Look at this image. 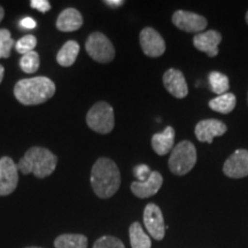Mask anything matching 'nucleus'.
Returning <instances> with one entry per match:
<instances>
[{"label": "nucleus", "instance_id": "obj_1", "mask_svg": "<svg viewBox=\"0 0 248 248\" xmlns=\"http://www.w3.org/2000/svg\"><path fill=\"white\" fill-rule=\"evenodd\" d=\"M90 182L97 197L101 199L113 197L119 191L121 185L119 167L113 160L100 157L93 164Z\"/></svg>", "mask_w": 248, "mask_h": 248}, {"label": "nucleus", "instance_id": "obj_2", "mask_svg": "<svg viewBox=\"0 0 248 248\" xmlns=\"http://www.w3.org/2000/svg\"><path fill=\"white\" fill-rule=\"evenodd\" d=\"M57 88L48 77L37 76L18 80L14 86L16 100L24 106H37L44 104L54 95Z\"/></svg>", "mask_w": 248, "mask_h": 248}, {"label": "nucleus", "instance_id": "obj_3", "mask_svg": "<svg viewBox=\"0 0 248 248\" xmlns=\"http://www.w3.org/2000/svg\"><path fill=\"white\" fill-rule=\"evenodd\" d=\"M58 164L57 155L47 148L33 146L24 153V156L17 162V170L23 175L33 173L37 178L47 177L54 172Z\"/></svg>", "mask_w": 248, "mask_h": 248}, {"label": "nucleus", "instance_id": "obj_4", "mask_svg": "<svg viewBox=\"0 0 248 248\" xmlns=\"http://www.w3.org/2000/svg\"><path fill=\"white\" fill-rule=\"evenodd\" d=\"M197 163V150L193 142L183 140L176 145L169 157L170 171L177 176L186 175Z\"/></svg>", "mask_w": 248, "mask_h": 248}, {"label": "nucleus", "instance_id": "obj_5", "mask_svg": "<svg viewBox=\"0 0 248 248\" xmlns=\"http://www.w3.org/2000/svg\"><path fill=\"white\" fill-rule=\"evenodd\" d=\"M86 123L89 128L101 135L109 133L115 125L114 109L106 101H99L90 108L86 114Z\"/></svg>", "mask_w": 248, "mask_h": 248}, {"label": "nucleus", "instance_id": "obj_6", "mask_svg": "<svg viewBox=\"0 0 248 248\" xmlns=\"http://www.w3.org/2000/svg\"><path fill=\"white\" fill-rule=\"evenodd\" d=\"M85 49L93 60L100 63H108L115 58L114 45L102 32H92L86 39Z\"/></svg>", "mask_w": 248, "mask_h": 248}, {"label": "nucleus", "instance_id": "obj_7", "mask_svg": "<svg viewBox=\"0 0 248 248\" xmlns=\"http://www.w3.org/2000/svg\"><path fill=\"white\" fill-rule=\"evenodd\" d=\"M18 184L16 163L9 156L0 159V197L12 194Z\"/></svg>", "mask_w": 248, "mask_h": 248}, {"label": "nucleus", "instance_id": "obj_8", "mask_svg": "<svg viewBox=\"0 0 248 248\" xmlns=\"http://www.w3.org/2000/svg\"><path fill=\"white\" fill-rule=\"evenodd\" d=\"M139 42L145 55L151 58L161 57L166 51V42L162 36L153 28L147 27L141 30L139 35Z\"/></svg>", "mask_w": 248, "mask_h": 248}, {"label": "nucleus", "instance_id": "obj_9", "mask_svg": "<svg viewBox=\"0 0 248 248\" xmlns=\"http://www.w3.org/2000/svg\"><path fill=\"white\" fill-rule=\"evenodd\" d=\"M144 224L148 233L155 240H162L166 233V225L162 212L155 203H148L144 210Z\"/></svg>", "mask_w": 248, "mask_h": 248}, {"label": "nucleus", "instance_id": "obj_10", "mask_svg": "<svg viewBox=\"0 0 248 248\" xmlns=\"http://www.w3.org/2000/svg\"><path fill=\"white\" fill-rule=\"evenodd\" d=\"M172 23L185 32H201L207 28L206 17L187 11H177L172 15Z\"/></svg>", "mask_w": 248, "mask_h": 248}, {"label": "nucleus", "instance_id": "obj_11", "mask_svg": "<svg viewBox=\"0 0 248 248\" xmlns=\"http://www.w3.org/2000/svg\"><path fill=\"white\" fill-rule=\"evenodd\" d=\"M223 172L230 178H243L248 176V151L238 150L225 161Z\"/></svg>", "mask_w": 248, "mask_h": 248}, {"label": "nucleus", "instance_id": "obj_12", "mask_svg": "<svg viewBox=\"0 0 248 248\" xmlns=\"http://www.w3.org/2000/svg\"><path fill=\"white\" fill-rule=\"evenodd\" d=\"M226 125L221 121L215 119L202 120L195 126V137L201 142L212 144L214 138L221 137L226 132Z\"/></svg>", "mask_w": 248, "mask_h": 248}, {"label": "nucleus", "instance_id": "obj_13", "mask_svg": "<svg viewBox=\"0 0 248 248\" xmlns=\"http://www.w3.org/2000/svg\"><path fill=\"white\" fill-rule=\"evenodd\" d=\"M163 85L170 94L175 98L183 99L187 95L188 88L186 84L185 76L178 69H168L163 75Z\"/></svg>", "mask_w": 248, "mask_h": 248}, {"label": "nucleus", "instance_id": "obj_14", "mask_svg": "<svg viewBox=\"0 0 248 248\" xmlns=\"http://www.w3.org/2000/svg\"><path fill=\"white\" fill-rule=\"evenodd\" d=\"M222 42V35L216 30L197 33L193 38V45L197 49L204 52L208 57L214 58L218 54V45Z\"/></svg>", "mask_w": 248, "mask_h": 248}, {"label": "nucleus", "instance_id": "obj_15", "mask_svg": "<svg viewBox=\"0 0 248 248\" xmlns=\"http://www.w3.org/2000/svg\"><path fill=\"white\" fill-rule=\"evenodd\" d=\"M163 177L159 171H152L151 176L145 182H133L131 186L132 193L137 198L145 199V198L153 197L159 192L162 186Z\"/></svg>", "mask_w": 248, "mask_h": 248}, {"label": "nucleus", "instance_id": "obj_16", "mask_svg": "<svg viewBox=\"0 0 248 248\" xmlns=\"http://www.w3.org/2000/svg\"><path fill=\"white\" fill-rule=\"evenodd\" d=\"M83 26V16L76 8H66L62 11L57 20L58 30L62 32H73Z\"/></svg>", "mask_w": 248, "mask_h": 248}, {"label": "nucleus", "instance_id": "obj_17", "mask_svg": "<svg viewBox=\"0 0 248 248\" xmlns=\"http://www.w3.org/2000/svg\"><path fill=\"white\" fill-rule=\"evenodd\" d=\"M175 142V129L172 126H167L162 132L155 133L152 137V147L159 155H166L173 148Z\"/></svg>", "mask_w": 248, "mask_h": 248}, {"label": "nucleus", "instance_id": "obj_18", "mask_svg": "<svg viewBox=\"0 0 248 248\" xmlns=\"http://www.w3.org/2000/svg\"><path fill=\"white\" fill-rule=\"evenodd\" d=\"M79 44L76 40H68L57 54L58 63L62 67H70L75 63L79 53Z\"/></svg>", "mask_w": 248, "mask_h": 248}, {"label": "nucleus", "instance_id": "obj_19", "mask_svg": "<svg viewBox=\"0 0 248 248\" xmlns=\"http://www.w3.org/2000/svg\"><path fill=\"white\" fill-rule=\"evenodd\" d=\"M89 240L84 234L66 233L54 240L55 248H88Z\"/></svg>", "mask_w": 248, "mask_h": 248}, {"label": "nucleus", "instance_id": "obj_20", "mask_svg": "<svg viewBox=\"0 0 248 248\" xmlns=\"http://www.w3.org/2000/svg\"><path fill=\"white\" fill-rule=\"evenodd\" d=\"M237 99L233 93H224L209 101V107L221 114H229L234 109Z\"/></svg>", "mask_w": 248, "mask_h": 248}, {"label": "nucleus", "instance_id": "obj_21", "mask_svg": "<svg viewBox=\"0 0 248 248\" xmlns=\"http://www.w3.org/2000/svg\"><path fill=\"white\" fill-rule=\"evenodd\" d=\"M130 243L132 248H151L152 243L151 238L145 233L144 229L140 225V223L135 222L130 225L129 229Z\"/></svg>", "mask_w": 248, "mask_h": 248}, {"label": "nucleus", "instance_id": "obj_22", "mask_svg": "<svg viewBox=\"0 0 248 248\" xmlns=\"http://www.w3.org/2000/svg\"><path fill=\"white\" fill-rule=\"evenodd\" d=\"M209 84L212 91L218 95L228 93V90L230 88L228 76L219 71H212L209 74Z\"/></svg>", "mask_w": 248, "mask_h": 248}, {"label": "nucleus", "instance_id": "obj_23", "mask_svg": "<svg viewBox=\"0 0 248 248\" xmlns=\"http://www.w3.org/2000/svg\"><path fill=\"white\" fill-rule=\"evenodd\" d=\"M40 64L39 54L36 51L22 55L20 59V68L27 74H33L38 70Z\"/></svg>", "mask_w": 248, "mask_h": 248}, {"label": "nucleus", "instance_id": "obj_24", "mask_svg": "<svg viewBox=\"0 0 248 248\" xmlns=\"http://www.w3.org/2000/svg\"><path fill=\"white\" fill-rule=\"evenodd\" d=\"M15 49H16L17 53L20 54H27L32 52L37 46V38L33 35H26L22 38L18 39L17 42H15Z\"/></svg>", "mask_w": 248, "mask_h": 248}, {"label": "nucleus", "instance_id": "obj_25", "mask_svg": "<svg viewBox=\"0 0 248 248\" xmlns=\"http://www.w3.org/2000/svg\"><path fill=\"white\" fill-rule=\"evenodd\" d=\"M92 248H125V246L119 238L113 235H104L95 241Z\"/></svg>", "mask_w": 248, "mask_h": 248}, {"label": "nucleus", "instance_id": "obj_26", "mask_svg": "<svg viewBox=\"0 0 248 248\" xmlns=\"http://www.w3.org/2000/svg\"><path fill=\"white\" fill-rule=\"evenodd\" d=\"M151 169L147 164H139L133 170V173L137 177L138 182H145L151 176Z\"/></svg>", "mask_w": 248, "mask_h": 248}, {"label": "nucleus", "instance_id": "obj_27", "mask_svg": "<svg viewBox=\"0 0 248 248\" xmlns=\"http://www.w3.org/2000/svg\"><path fill=\"white\" fill-rule=\"evenodd\" d=\"M15 45V40L12 39H5L0 40V58H8L11 55V51Z\"/></svg>", "mask_w": 248, "mask_h": 248}, {"label": "nucleus", "instance_id": "obj_28", "mask_svg": "<svg viewBox=\"0 0 248 248\" xmlns=\"http://www.w3.org/2000/svg\"><path fill=\"white\" fill-rule=\"evenodd\" d=\"M30 6L33 9H37L40 13H46V12L51 11L52 6L47 0H31Z\"/></svg>", "mask_w": 248, "mask_h": 248}, {"label": "nucleus", "instance_id": "obj_29", "mask_svg": "<svg viewBox=\"0 0 248 248\" xmlns=\"http://www.w3.org/2000/svg\"><path fill=\"white\" fill-rule=\"evenodd\" d=\"M20 27L22 28V29H26V30H31V29H35L37 27V22L33 18H31L29 16L27 17H23L22 20L20 21Z\"/></svg>", "mask_w": 248, "mask_h": 248}, {"label": "nucleus", "instance_id": "obj_30", "mask_svg": "<svg viewBox=\"0 0 248 248\" xmlns=\"http://www.w3.org/2000/svg\"><path fill=\"white\" fill-rule=\"evenodd\" d=\"M104 2L107 6H109V7H113V8H117L124 4L123 0H106V1Z\"/></svg>", "mask_w": 248, "mask_h": 248}, {"label": "nucleus", "instance_id": "obj_31", "mask_svg": "<svg viewBox=\"0 0 248 248\" xmlns=\"http://www.w3.org/2000/svg\"><path fill=\"white\" fill-rule=\"evenodd\" d=\"M4 75H5V68H4V66H1V64H0V84H1L2 78H4Z\"/></svg>", "mask_w": 248, "mask_h": 248}, {"label": "nucleus", "instance_id": "obj_32", "mask_svg": "<svg viewBox=\"0 0 248 248\" xmlns=\"http://www.w3.org/2000/svg\"><path fill=\"white\" fill-rule=\"evenodd\" d=\"M4 16H5V11H4V8H2L1 6H0V22H1V21H2V18H4Z\"/></svg>", "mask_w": 248, "mask_h": 248}, {"label": "nucleus", "instance_id": "obj_33", "mask_svg": "<svg viewBox=\"0 0 248 248\" xmlns=\"http://www.w3.org/2000/svg\"><path fill=\"white\" fill-rule=\"evenodd\" d=\"M246 22L248 24V11H247V13H246Z\"/></svg>", "mask_w": 248, "mask_h": 248}, {"label": "nucleus", "instance_id": "obj_34", "mask_svg": "<svg viewBox=\"0 0 248 248\" xmlns=\"http://www.w3.org/2000/svg\"><path fill=\"white\" fill-rule=\"evenodd\" d=\"M26 248H42V247H35V246H31V247H26Z\"/></svg>", "mask_w": 248, "mask_h": 248}, {"label": "nucleus", "instance_id": "obj_35", "mask_svg": "<svg viewBox=\"0 0 248 248\" xmlns=\"http://www.w3.org/2000/svg\"><path fill=\"white\" fill-rule=\"evenodd\" d=\"M247 99H248V97H247Z\"/></svg>", "mask_w": 248, "mask_h": 248}]
</instances>
